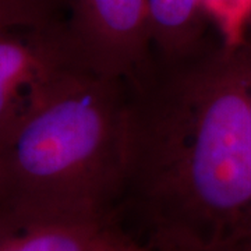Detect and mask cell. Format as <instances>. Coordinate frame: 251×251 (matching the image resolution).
I'll use <instances>...</instances> for the list:
<instances>
[{"mask_svg":"<svg viewBox=\"0 0 251 251\" xmlns=\"http://www.w3.org/2000/svg\"><path fill=\"white\" fill-rule=\"evenodd\" d=\"M120 201L153 251H247L251 115L246 42L211 39L173 60L151 54L125 78Z\"/></svg>","mask_w":251,"mask_h":251,"instance_id":"obj_1","label":"cell"},{"mask_svg":"<svg viewBox=\"0 0 251 251\" xmlns=\"http://www.w3.org/2000/svg\"><path fill=\"white\" fill-rule=\"evenodd\" d=\"M125 158V78L73 64L46 84L0 141V218L112 221Z\"/></svg>","mask_w":251,"mask_h":251,"instance_id":"obj_2","label":"cell"},{"mask_svg":"<svg viewBox=\"0 0 251 251\" xmlns=\"http://www.w3.org/2000/svg\"><path fill=\"white\" fill-rule=\"evenodd\" d=\"M66 25L78 60L105 75L127 78L152 54L147 0H66Z\"/></svg>","mask_w":251,"mask_h":251,"instance_id":"obj_3","label":"cell"},{"mask_svg":"<svg viewBox=\"0 0 251 251\" xmlns=\"http://www.w3.org/2000/svg\"><path fill=\"white\" fill-rule=\"evenodd\" d=\"M73 64L81 62L66 20L42 27L0 28V141L46 84Z\"/></svg>","mask_w":251,"mask_h":251,"instance_id":"obj_4","label":"cell"},{"mask_svg":"<svg viewBox=\"0 0 251 251\" xmlns=\"http://www.w3.org/2000/svg\"><path fill=\"white\" fill-rule=\"evenodd\" d=\"M152 54L173 60L209 42V24L200 0H147Z\"/></svg>","mask_w":251,"mask_h":251,"instance_id":"obj_5","label":"cell"},{"mask_svg":"<svg viewBox=\"0 0 251 251\" xmlns=\"http://www.w3.org/2000/svg\"><path fill=\"white\" fill-rule=\"evenodd\" d=\"M108 222L17 224L0 218V251H88Z\"/></svg>","mask_w":251,"mask_h":251,"instance_id":"obj_6","label":"cell"},{"mask_svg":"<svg viewBox=\"0 0 251 251\" xmlns=\"http://www.w3.org/2000/svg\"><path fill=\"white\" fill-rule=\"evenodd\" d=\"M209 27L227 48H237L249 39L251 0H200Z\"/></svg>","mask_w":251,"mask_h":251,"instance_id":"obj_7","label":"cell"},{"mask_svg":"<svg viewBox=\"0 0 251 251\" xmlns=\"http://www.w3.org/2000/svg\"><path fill=\"white\" fill-rule=\"evenodd\" d=\"M66 20V0H0V28L42 27Z\"/></svg>","mask_w":251,"mask_h":251,"instance_id":"obj_8","label":"cell"},{"mask_svg":"<svg viewBox=\"0 0 251 251\" xmlns=\"http://www.w3.org/2000/svg\"><path fill=\"white\" fill-rule=\"evenodd\" d=\"M88 251H153L148 244H143L138 240L122 230L115 219L105 225L95 240L92 242Z\"/></svg>","mask_w":251,"mask_h":251,"instance_id":"obj_9","label":"cell"},{"mask_svg":"<svg viewBox=\"0 0 251 251\" xmlns=\"http://www.w3.org/2000/svg\"><path fill=\"white\" fill-rule=\"evenodd\" d=\"M246 53H247V64H249V91H250V115H251V39L246 41ZM247 251H251V242Z\"/></svg>","mask_w":251,"mask_h":251,"instance_id":"obj_10","label":"cell"},{"mask_svg":"<svg viewBox=\"0 0 251 251\" xmlns=\"http://www.w3.org/2000/svg\"><path fill=\"white\" fill-rule=\"evenodd\" d=\"M250 31H251V25H250Z\"/></svg>","mask_w":251,"mask_h":251,"instance_id":"obj_11","label":"cell"}]
</instances>
